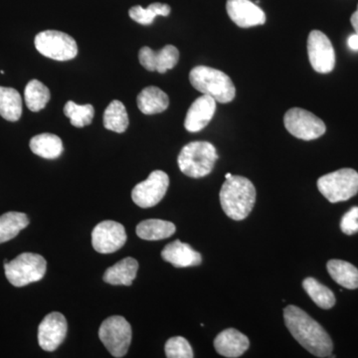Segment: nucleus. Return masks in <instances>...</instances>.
Wrapping results in <instances>:
<instances>
[{"label":"nucleus","mask_w":358,"mask_h":358,"mask_svg":"<svg viewBox=\"0 0 358 358\" xmlns=\"http://www.w3.org/2000/svg\"><path fill=\"white\" fill-rule=\"evenodd\" d=\"M249 346V338L235 329H225L214 339L216 352L224 357H241L248 350Z\"/></svg>","instance_id":"nucleus-17"},{"label":"nucleus","mask_w":358,"mask_h":358,"mask_svg":"<svg viewBox=\"0 0 358 358\" xmlns=\"http://www.w3.org/2000/svg\"><path fill=\"white\" fill-rule=\"evenodd\" d=\"M29 225V218L21 212H7L0 216V244L10 241Z\"/></svg>","instance_id":"nucleus-25"},{"label":"nucleus","mask_w":358,"mask_h":358,"mask_svg":"<svg viewBox=\"0 0 358 358\" xmlns=\"http://www.w3.org/2000/svg\"><path fill=\"white\" fill-rule=\"evenodd\" d=\"M226 10L230 20L241 28L254 27L266 22V14L250 0H227Z\"/></svg>","instance_id":"nucleus-15"},{"label":"nucleus","mask_w":358,"mask_h":358,"mask_svg":"<svg viewBox=\"0 0 358 358\" xmlns=\"http://www.w3.org/2000/svg\"><path fill=\"white\" fill-rule=\"evenodd\" d=\"M285 128L294 138L303 141L317 140L327 131L324 122L313 113L301 108H292L285 114Z\"/></svg>","instance_id":"nucleus-9"},{"label":"nucleus","mask_w":358,"mask_h":358,"mask_svg":"<svg viewBox=\"0 0 358 358\" xmlns=\"http://www.w3.org/2000/svg\"><path fill=\"white\" fill-rule=\"evenodd\" d=\"M216 112V101L208 95L197 98L190 106L185 120V128L190 133L202 131L213 119Z\"/></svg>","instance_id":"nucleus-16"},{"label":"nucleus","mask_w":358,"mask_h":358,"mask_svg":"<svg viewBox=\"0 0 358 358\" xmlns=\"http://www.w3.org/2000/svg\"><path fill=\"white\" fill-rule=\"evenodd\" d=\"M350 22H352L355 33L358 34V6L357 10L355 11V13L352 14V17H350Z\"/></svg>","instance_id":"nucleus-34"},{"label":"nucleus","mask_w":358,"mask_h":358,"mask_svg":"<svg viewBox=\"0 0 358 358\" xmlns=\"http://www.w3.org/2000/svg\"><path fill=\"white\" fill-rule=\"evenodd\" d=\"M341 229L346 235H353L358 232V207H352L343 215Z\"/></svg>","instance_id":"nucleus-32"},{"label":"nucleus","mask_w":358,"mask_h":358,"mask_svg":"<svg viewBox=\"0 0 358 358\" xmlns=\"http://www.w3.org/2000/svg\"><path fill=\"white\" fill-rule=\"evenodd\" d=\"M218 159L217 150L208 141H192L181 150L178 164L181 173L192 178L208 176Z\"/></svg>","instance_id":"nucleus-4"},{"label":"nucleus","mask_w":358,"mask_h":358,"mask_svg":"<svg viewBox=\"0 0 358 358\" xmlns=\"http://www.w3.org/2000/svg\"><path fill=\"white\" fill-rule=\"evenodd\" d=\"M303 287L310 299L315 301V305L319 306L320 308L329 310L336 305V296L333 292L327 287L320 284L317 280L313 279V278H307L303 280Z\"/></svg>","instance_id":"nucleus-28"},{"label":"nucleus","mask_w":358,"mask_h":358,"mask_svg":"<svg viewBox=\"0 0 358 358\" xmlns=\"http://www.w3.org/2000/svg\"><path fill=\"white\" fill-rule=\"evenodd\" d=\"M127 239L124 226L115 221H103L92 232V245L99 253H114L124 246Z\"/></svg>","instance_id":"nucleus-12"},{"label":"nucleus","mask_w":358,"mask_h":358,"mask_svg":"<svg viewBox=\"0 0 358 358\" xmlns=\"http://www.w3.org/2000/svg\"><path fill=\"white\" fill-rule=\"evenodd\" d=\"M138 60L145 70L164 74L178 65L179 51L173 45H166L159 51L145 46L138 52Z\"/></svg>","instance_id":"nucleus-14"},{"label":"nucleus","mask_w":358,"mask_h":358,"mask_svg":"<svg viewBox=\"0 0 358 358\" xmlns=\"http://www.w3.org/2000/svg\"><path fill=\"white\" fill-rule=\"evenodd\" d=\"M37 51L45 57L56 61H69L76 57L77 42L67 33L57 30H45L34 39Z\"/></svg>","instance_id":"nucleus-8"},{"label":"nucleus","mask_w":358,"mask_h":358,"mask_svg":"<svg viewBox=\"0 0 358 358\" xmlns=\"http://www.w3.org/2000/svg\"><path fill=\"white\" fill-rule=\"evenodd\" d=\"M220 202L228 217L240 221L248 217L256 202L253 183L243 176H232L226 179L220 190Z\"/></svg>","instance_id":"nucleus-2"},{"label":"nucleus","mask_w":358,"mask_h":358,"mask_svg":"<svg viewBox=\"0 0 358 358\" xmlns=\"http://www.w3.org/2000/svg\"><path fill=\"white\" fill-rule=\"evenodd\" d=\"M284 319L289 333L308 352L317 357H331L334 343L331 336L307 313L296 306H288L284 310Z\"/></svg>","instance_id":"nucleus-1"},{"label":"nucleus","mask_w":358,"mask_h":358,"mask_svg":"<svg viewBox=\"0 0 358 358\" xmlns=\"http://www.w3.org/2000/svg\"><path fill=\"white\" fill-rule=\"evenodd\" d=\"M171 8L169 4L155 2L143 8L141 6L131 7L129 11V17L141 25H150L157 16H169Z\"/></svg>","instance_id":"nucleus-29"},{"label":"nucleus","mask_w":358,"mask_h":358,"mask_svg":"<svg viewBox=\"0 0 358 358\" xmlns=\"http://www.w3.org/2000/svg\"><path fill=\"white\" fill-rule=\"evenodd\" d=\"M231 176H232V174H231V173H226L225 178L226 179L229 178H231Z\"/></svg>","instance_id":"nucleus-35"},{"label":"nucleus","mask_w":358,"mask_h":358,"mask_svg":"<svg viewBox=\"0 0 358 358\" xmlns=\"http://www.w3.org/2000/svg\"><path fill=\"white\" fill-rule=\"evenodd\" d=\"M189 81L193 88L218 103L232 102L236 96V88L230 77L214 68L196 66L190 71Z\"/></svg>","instance_id":"nucleus-3"},{"label":"nucleus","mask_w":358,"mask_h":358,"mask_svg":"<svg viewBox=\"0 0 358 358\" xmlns=\"http://www.w3.org/2000/svg\"><path fill=\"white\" fill-rule=\"evenodd\" d=\"M22 115V98L13 88L0 86V115L9 122H17Z\"/></svg>","instance_id":"nucleus-24"},{"label":"nucleus","mask_w":358,"mask_h":358,"mask_svg":"<svg viewBox=\"0 0 358 358\" xmlns=\"http://www.w3.org/2000/svg\"><path fill=\"white\" fill-rule=\"evenodd\" d=\"M162 257L166 262L176 268L193 267L202 262V257L199 252L179 240L166 245L162 250Z\"/></svg>","instance_id":"nucleus-18"},{"label":"nucleus","mask_w":358,"mask_h":358,"mask_svg":"<svg viewBox=\"0 0 358 358\" xmlns=\"http://www.w3.org/2000/svg\"><path fill=\"white\" fill-rule=\"evenodd\" d=\"M166 355L169 358H192L194 357L192 345L182 336H174L166 343Z\"/></svg>","instance_id":"nucleus-31"},{"label":"nucleus","mask_w":358,"mask_h":358,"mask_svg":"<svg viewBox=\"0 0 358 358\" xmlns=\"http://www.w3.org/2000/svg\"><path fill=\"white\" fill-rule=\"evenodd\" d=\"M136 235L148 241H159L173 236L176 227L173 222L160 219H148L136 226Z\"/></svg>","instance_id":"nucleus-21"},{"label":"nucleus","mask_w":358,"mask_h":358,"mask_svg":"<svg viewBox=\"0 0 358 358\" xmlns=\"http://www.w3.org/2000/svg\"><path fill=\"white\" fill-rule=\"evenodd\" d=\"M169 185V178L164 171H152L145 181L134 186L131 199L141 208H150L162 201Z\"/></svg>","instance_id":"nucleus-10"},{"label":"nucleus","mask_w":358,"mask_h":358,"mask_svg":"<svg viewBox=\"0 0 358 358\" xmlns=\"http://www.w3.org/2000/svg\"><path fill=\"white\" fill-rule=\"evenodd\" d=\"M136 103L141 112L145 115L160 114L169 108V96L157 87H147L138 95Z\"/></svg>","instance_id":"nucleus-20"},{"label":"nucleus","mask_w":358,"mask_h":358,"mask_svg":"<svg viewBox=\"0 0 358 358\" xmlns=\"http://www.w3.org/2000/svg\"><path fill=\"white\" fill-rule=\"evenodd\" d=\"M68 324L62 313L54 312L47 315L38 327V343L45 352H54L64 341Z\"/></svg>","instance_id":"nucleus-13"},{"label":"nucleus","mask_w":358,"mask_h":358,"mask_svg":"<svg viewBox=\"0 0 358 358\" xmlns=\"http://www.w3.org/2000/svg\"><path fill=\"white\" fill-rule=\"evenodd\" d=\"M320 192L331 203L346 201L358 192V173L343 169L322 176L317 180Z\"/></svg>","instance_id":"nucleus-6"},{"label":"nucleus","mask_w":358,"mask_h":358,"mask_svg":"<svg viewBox=\"0 0 358 358\" xmlns=\"http://www.w3.org/2000/svg\"><path fill=\"white\" fill-rule=\"evenodd\" d=\"M131 327L121 315H113L103 320L99 329V338L114 357H124L131 343Z\"/></svg>","instance_id":"nucleus-7"},{"label":"nucleus","mask_w":358,"mask_h":358,"mask_svg":"<svg viewBox=\"0 0 358 358\" xmlns=\"http://www.w3.org/2000/svg\"><path fill=\"white\" fill-rule=\"evenodd\" d=\"M49 89L38 80H31L26 85L24 99L28 109L33 113L40 112L50 101Z\"/></svg>","instance_id":"nucleus-27"},{"label":"nucleus","mask_w":358,"mask_h":358,"mask_svg":"<svg viewBox=\"0 0 358 358\" xmlns=\"http://www.w3.org/2000/svg\"><path fill=\"white\" fill-rule=\"evenodd\" d=\"M138 263L136 259L127 257L107 268L103 281L114 286H131L138 274Z\"/></svg>","instance_id":"nucleus-19"},{"label":"nucleus","mask_w":358,"mask_h":358,"mask_svg":"<svg viewBox=\"0 0 358 358\" xmlns=\"http://www.w3.org/2000/svg\"><path fill=\"white\" fill-rule=\"evenodd\" d=\"M327 268L334 281L343 288L358 289V270L352 264L343 260H331Z\"/></svg>","instance_id":"nucleus-23"},{"label":"nucleus","mask_w":358,"mask_h":358,"mask_svg":"<svg viewBox=\"0 0 358 358\" xmlns=\"http://www.w3.org/2000/svg\"><path fill=\"white\" fill-rule=\"evenodd\" d=\"M103 127L115 133L122 134L129 127V115L124 103L119 100L110 103L103 113Z\"/></svg>","instance_id":"nucleus-26"},{"label":"nucleus","mask_w":358,"mask_h":358,"mask_svg":"<svg viewBox=\"0 0 358 358\" xmlns=\"http://www.w3.org/2000/svg\"><path fill=\"white\" fill-rule=\"evenodd\" d=\"M30 150L33 154L46 159H58L64 148L58 136L53 134H41L33 136L30 141Z\"/></svg>","instance_id":"nucleus-22"},{"label":"nucleus","mask_w":358,"mask_h":358,"mask_svg":"<svg viewBox=\"0 0 358 358\" xmlns=\"http://www.w3.org/2000/svg\"><path fill=\"white\" fill-rule=\"evenodd\" d=\"M308 60L315 72L327 74L336 66V52L326 34L313 30L308 38Z\"/></svg>","instance_id":"nucleus-11"},{"label":"nucleus","mask_w":358,"mask_h":358,"mask_svg":"<svg viewBox=\"0 0 358 358\" xmlns=\"http://www.w3.org/2000/svg\"><path fill=\"white\" fill-rule=\"evenodd\" d=\"M46 270V260L39 254L23 253L10 262H4L7 280L18 288L43 279Z\"/></svg>","instance_id":"nucleus-5"},{"label":"nucleus","mask_w":358,"mask_h":358,"mask_svg":"<svg viewBox=\"0 0 358 358\" xmlns=\"http://www.w3.org/2000/svg\"><path fill=\"white\" fill-rule=\"evenodd\" d=\"M64 114L66 117H69L72 126L76 127V128H84L93 122L95 109L90 103L78 105L73 101H69L66 103Z\"/></svg>","instance_id":"nucleus-30"},{"label":"nucleus","mask_w":358,"mask_h":358,"mask_svg":"<svg viewBox=\"0 0 358 358\" xmlns=\"http://www.w3.org/2000/svg\"><path fill=\"white\" fill-rule=\"evenodd\" d=\"M348 47L353 51H358V34L350 35L348 40Z\"/></svg>","instance_id":"nucleus-33"}]
</instances>
